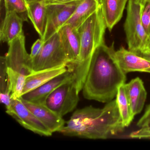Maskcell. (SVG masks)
<instances>
[{
    "instance_id": "21",
    "label": "cell",
    "mask_w": 150,
    "mask_h": 150,
    "mask_svg": "<svg viewBox=\"0 0 150 150\" xmlns=\"http://www.w3.org/2000/svg\"><path fill=\"white\" fill-rule=\"evenodd\" d=\"M6 12H14L26 20L27 3L25 0H4Z\"/></svg>"
},
{
    "instance_id": "17",
    "label": "cell",
    "mask_w": 150,
    "mask_h": 150,
    "mask_svg": "<svg viewBox=\"0 0 150 150\" xmlns=\"http://www.w3.org/2000/svg\"><path fill=\"white\" fill-rule=\"evenodd\" d=\"M67 70L66 66H64L32 73L26 79L23 95L37 88Z\"/></svg>"
},
{
    "instance_id": "7",
    "label": "cell",
    "mask_w": 150,
    "mask_h": 150,
    "mask_svg": "<svg viewBox=\"0 0 150 150\" xmlns=\"http://www.w3.org/2000/svg\"><path fill=\"white\" fill-rule=\"evenodd\" d=\"M8 44V51L5 56L8 73L27 78L32 73V60L26 50L24 33Z\"/></svg>"
},
{
    "instance_id": "4",
    "label": "cell",
    "mask_w": 150,
    "mask_h": 150,
    "mask_svg": "<svg viewBox=\"0 0 150 150\" xmlns=\"http://www.w3.org/2000/svg\"><path fill=\"white\" fill-rule=\"evenodd\" d=\"M68 62V56L58 31L45 42L39 55L32 60V73L67 66Z\"/></svg>"
},
{
    "instance_id": "31",
    "label": "cell",
    "mask_w": 150,
    "mask_h": 150,
    "mask_svg": "<svg viewBox=\"0 0 150 150\" xmlns=\"http://www.w3.org/2000/svg\"><path fill=\"white\" fill-rule=\"evenodd\" d=\"M136 1L141 4V3H143V2L146 1H150V0H136Z\"/></svg>"
},
{
    "instance_id": "24",
    "label": "cell",
    "mask_w": 150,
    "mask_h": 150,
    "mask_svg": "<svg viewBox=\"0 0 150 150\" xmlns=\"http://www.w3.org/2000/svg\"><path fill=\"white\" fill-rule=\"evenodd\" d=\"M129 137L131 138H150V125L141 127V129L132 132Z\"/></svg>"
},
{
    "instance_id": "11",
    "label": "cell",
    "mask_w": 150,
    "mask_h": 150,
    "mask_svg": "<svg viewBox=\"0 0 150 150\" xmlns=\"http://www.w3.org/2000/svg\"><path fill=\"white\" fill-rule=\"evenodd\" d=\"M23 104L51 132H59L65 125L63 117L59 116L45 104L30 102L21 98Z\"/></svg>"
},
{
    "instance_id": "6",
    "label": "cell",
    "mask_w": 150,
    "mask_h": 150,
    "mask_svg": "<svg viewBox=\"0 0 150 150\" xmlns=\"http://www.w3.org/2000/svg\"><path fill=\"white\" fill-rule=\"evenodd\" d=\"M79 93L73 79L56 88L48 96L45 105L63 117L76 108L80 100Z\"/></svg>"
},
{
    "instance_id": "32",
    "label": "cell",
    "mask_w": 150,
    "mask_h": 150,
    "mask_svg": "<svg viewBox=\"0 0 150 150\" xmlns=\"http://www.w3.org/2000/svg\"><path fill=\"white\" fill-rule=\"evenodd\" d=\"M36 1H37V0H26V2L27 3H30V2Z\"/></svg>"
},
{
    "instance_id": "28",
    "label": "cell",
    "mask_w": 150,
    "mask_h": 150,
    "mask_svg": "<svg viewBox=\"0 0 150 150\" xmlns=\"http://www.w3.org/2000/svg\"><path fill=\"white\" fill-rule=\"evenodd\" d=\"M81 0H45L46 6L55 5H64Z\"/></svg>"
},
{
    "instance_id": "16",
    "label": "cell",
    "mask_w": 150,
    "mask_h": 150,
    "mask_svg": "<svg viewBox=\"0 0 150 150\" xmlns=\"http://www.w3.org/2000/svg\"><path fill=\"white\" fill-rule=\"evenodd\" d=\"M128 0H100L101 9L110 31L121 20Z\"/></svg>"
},
{
    "instance_id": "19",
    "label": "cell",
    "mask_w": 150,
    "mask_h": 150,
    "mask_svg": "<svg viewBox=\"0 0 150 150\" xmlns=\"http://www.w3.org/2000/svg\"><path fill=\"white\" fill-rule=\"evenodd\" d=\"M100 6V0H82L64 26L70 25L78 29Z\"/></svg>"
},
{
    "instance_id": "30",
    "label": "cell",
    "mask_w": 150,
    "mask_h": 150,
    "mask_svg": "<svg viewBox=\"0 0 150 150\" xmlns=\"http://www.w3.org/2000/svg\"><path fill=\"white\" fill-rule=\"evenodd\" d=\"M145 50L150 51V40H149V42H148V44H147L146 48L145 50Z\"/></svg>"
},
{
    "instance_id": "2",
    "label": "cell",
    "mask_w": 150,
    "mask_h": 150,
    "mask_svg": "<svg viewBox=\"0 0 150 150\" xmlns=\"http://www.w3.org/2000/svg\"><path fill=\"white\" fill-rule=\"evenodd\" d=\"M60 133L68 137L88 139H107L124 130L116 100L102 108L92 106L74 111Z\"/></svg>"
},
{
    "instance_id": "15",
    "label": "cell",
    "mask_w": 150,
    "mask_h": 150,
    "mask_svg": "<svg viewBox=\"0 0 150 150\" xmlns=\"http://www.w3.org/2000/svg\"><path fill=\"white\" fill-rule=\"evenodd\" d=\"M132 114L135 116L142 111L146 99V90L139 78L133 79L125 84Z\"/></svg>"
},
{
    "instance_id": "9",
    "label": "cell",
    "mask_w": 150,
    "mask_h": 150,
    "mask_svg": "<svg viewBox=\"0 0 150 150\" xmlns=\"http://www.w3.org/2000/svg\"><path fill=\"white\" fill-rule=\"evenodd\" d=\"M6 112L23 127L36 134L50 137L53 133L25 106L21 98H12V107Z\"/></svg>"
},
{
    "instance_id": "8",
    "label": "cell",
    "mask_w": 150,
    "mask_h": 150,
    "mask_svg": "<svg viewBox=\"0 0 150 150\" xmlns=\"http://www.w3.org/2000/svg\"><path fill=\"white\" fill-rule=\"evenodd\" d=\"M82 0L64 5L46 6V26L42 39L44 43L59 31Z\"/></svg>"
},
{
    "instance_id": "10",
    "label": "cell",
    "mask_w": 150,
    "mask_h": 150,
    "mask_svg": "<svg viewBox=\"0 0 150 150\" xmlns=\"http://www.w3.org/2000/svg\"><path fill=\"white\" fill-rule=\"evenodd\" d=\"M73 79V73L67 70L37 88L23 95L21 98L30 102L45 105L48 96L56 88Z\"/></svg>"
},
{
    "instance_id": "26",
    "label": "cell",
    "mask_w": 150,
    "mask_h": 150,
    "mask_svg": "<svg viewBox=\"0 0 150 150\" xmlns=\"http://www.w3.org/2000/svg\"><path fill=\"white\" fill-rule=\"evenodd\" d=\"M150 125V104L147 106L144 115L141 117L137 125L141 128Z\"/></svg>"
},
{
    "instance_id": "23",
    "label": "cell",
    "mask_w": 150,
    "mask_h": 150,
    "mask_svg": "<svg viewBox=\"0 0 150 150\" xmlns=\"http://www.w3.org/2000/svg\"><path fill=\"white\" fill-rule=\"evenodd\" d=\"M141 21L145 31L150 40V1L141 3Z\"/></svg>"
},
{
    "instance_id": "25",
    "label": "cell",
    "mask_w": 150,
    "mask_h": 150,
    "mask_svg": "<svg viewBox=\"0 0 150 150\" xmlns=\"http://www.w3.org/2000/svg\"><path fill=\"white\" fill-rule=\"evenodd\" d=\"M44 44V42L41 38L38 39L34 43L31 47V52L30 54L31 60H33L39 55L42 49Z\"/></svg>"
},
{
    "instance_id": "5",
    "label": "cell",
    "mask_w": 150,
    "mask_h": 150,
    "mask_svg": "<svg viewBox=\"0 0 150 150\" xmlns=\"http://www.w3.org/2000/svg\"><path fill=\"white\" fill-rule=\"evenodd\" d=\"M141 3L136 0H129L124 29L128 49L131 51L144 50L150 40L141 22Z\"/></svg>"
},
{
    "instance_id": "29",
    "label": "cell",
    "mask_w": 150,
    "mask_h": 150,
    "mask_svg": "<svg viewBox=\"0 0 150 150\" xmlns=\"http://www.w3.org/2000/svg\"><path fill=\"white\" fill-rule=\"evenodd\" d=\"M132 52H134L138 56H139L150 62V51L145 50L143 51H137Z\"/></svg>"
},
{
    "instance_id": "14",
    "label": "cell",
    "mask_w": 150,
    "mask_h": 150,
    "mask_svg": "<svg viewBox=\"0 0 150 150\" xmlns=\"http://www.w3.org/2000/svg\"><path fill=\"white\" fill-rule=\"evenodd\" d=\"M24 19L14 12H6V15L1 22L0 29V40L9 43L23 33Z\"/></svg>"
},
{
    "instance_id": "3",
    "label": "cell",
    "mask_w": 150,
    "mask_h": 150,
    "mask_svg": "<svg viewBox=\"0 0 150 150\" xmlns=\"http://www.w3.org/2000/svg\"><path fill=\"white\" fill-rule=\"evenodd\" d=\"M100 6L78 28L80 51L77 63L67 70L73 73V79L79 92L83 88L96 49L104 43L107 28Z\"/></svg>"
},
{
    "instance_id": "12",
    "label": "cell",
    "mask_w": 150,
    "mask_h": 150,
    "mask_svg": "<svg viewBox=\"0 0 150 150\" xmlns=\"http://www.w3.org/2000/svg\"><path fill=\"white\" fill-rule=\"evenodd\" d=\"M116 60L125 74L139 71L150 73V62L122 47L115 52Z\"/></svg>"
},
{
    "instance_id": "33",
    "label": "cell",
    "mask_w": 150,
    "mask_h": 150,
    "mask_svg": "<svg viewBox=\"0 0 150 150\" xmlns=\"http://www.w3.org/2000/svg\"><path fill=\"white\" fill-rule=\"evenodd\" d=\"M25 1H26V0H25ZM26 3H27V2H26Z\"/></svg>"
},
{
    "instance_id": "13",
    "label": "cell",
    "mask_w": 150,
    "mask_h": 150,
    "mask_svg": "<svg viewBox=\"0 0 150 150\" xmlns=\"http://www.w3.org/2000/svg\"><path fill=\"white\" fill-rule=\"evenodd\" d=\"M59 31L68 56L69 62L67 67L69 69L79 59L81 47L79 31L78 29L68 25L63 26Z\"/></svg>"
},
{
    "instance_id": "1",
    "label": "cell",
    "mask_w": 150,
    "mask_h": 150,
    "mask_svg": "<svg viewBox=\"0 0 150 150\" xmlns=\"http://www.w3.org/2000/svg\"><path fill=\"white\" fill-rule=\"evenodd\" d=\"M114 42L110 46L103 43L96 50L82 88L85 99L109 102L125 83L126 74L116 60Z\"/></svg>"
},
{
    "instance_id": "18",
    "label": "cell",
    "mask_w": 150,
    "mask_h": 150,
    "mask_svg": "<svg viewBox=\"0 0 150 150\" xmlns=\"http://www.w3.org/2000/svg\"><path fill=\"white\" fill-rule=\"evenodd\" d=\"M27 16L40 38L43 36L46 26L47 10L45 0H37L27 3Z\"/></svg>"
},
{
    "instance_id": "20",
    "label": "cell",
    "mask_w": 150,
    "mask_h": 150,
    "mask_svg": "<svg viewBox=\"0 0 150 150\" xmlns=\"http://www.w3.org/2000/svg\"><path fill=\"white\" fill-rule=\"evenodd\" d=\"M125 84H122L118 88L116 100L123 124L125 127H126L129 126L132 122L134 116L132 111Z\"/></svg>"
},
{
    "instance_id": "27",
    "label": "cell",
    "mask_w": 150,
    "mask_h": 150,
    "mask_svg": "<svg viewBox=\"0 0 150 150\" xmlns=\"http://www.w3.org/2000/svg\"><path fill=\"white\" fill-rule=\"evenodd\" d=\"M12 98L11 92H7L4 93H0V101L1 103L6 106L7 110L10 109L12 107Z\"/></svg>"
},
{
    "instance_id": "22",
    "label": "cell",
    "mask_w": 150,
    "mask_h": 150,
    "mask_svg": "<svg viewBox=\"0 0 150 150\" xmlns=\"http://www.w3.org/2000/svg\"><path fill=\"white\" fill-rule=\"evenodd\" d=\"M0 62V93L10 92L8 88L7 66L5 56L1 57Z\"/></svg>"
}]
</instances>
